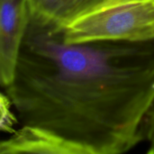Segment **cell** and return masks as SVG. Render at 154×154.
Masks as SVG:
<instances>
[{
  "label": "cell",
  "instance_id": "1",
  "mask_svg": "<svg viewBox=\"0 0 154 154\" xmlns=\"http://www.w3.org/2000/svg\"><path fill=\"white\" fill-rule=\"evenodd\" d=\"M31 16L5 88L21 128L1 154H120L143 142L154 102V40L67 43Z\"/></svg>",
  "mask_w": 154,
  "mask_h": 154
},
{
  "label": "cell",
  "instance_id": "2",
  "mask_svg": "<svg viewBox=\"0 0 154 154\" xmlns=\"http://www.w3.org/2000/svg\"><path fill=\"white\" fill-rule=\"evenodd\" d=\"M67 43L154 40V0H127L92 12L68 25Z\"/></svg>",
  "mask_w": 154,
  "mask_h": 154
},
{
  "label": "cell",
  "instance_id": "3",
  "mask_svg": "<svg viewBox=\"0 0 154 154\" xmlns=\"http://www.w3.org/2000/svg\"><path fill=\"white\" fill-rule=\"evenodd\" d=\"M30 18L28 0H0V81L4 88L14 79Z\"/></svg>",
  "mask_w": 154,
  "mask_h": 154
},
{
  "label": "cell",
  "instance_id": "4",
  "mask_svg": "<svg viewBox=\"0 0 154 154\" xmlns=\"http://www.w3.org/2000/svg\"><path fill=\"white\" fill-rule=\"evenodd\" d=\"M127 0H28L31 16L65 28L106 6Z\"/></svg>",
  "mask_w": 154,
  "mask_h": 154
},
{
  "label": "cell",
  "instance_id": "5",
  "mask_svg": "<svg viewBox=\"0 0 154 154\" xmlns=\"http://www.w3.org/2000/svg\"><path fill=\"white\" fill-rule=\"evenodd\" d=\"M143 142L148 144L147 153L154 154V102L150 108L143 127Z\"/></svg>",
  "mask_w": 154,
  "mask_h": 154
},
{
  "label": "cell",
  "instance_id": "6",
  "mask_svg": "<svg viewBox=\"0 0 154 154\" xmlns=\"http://www.w3.org/2000/svg\"><path fill=\"white\" fill-rule=\"evenodd\" d=\"M11 101L7 95L2 93L1 94V130L2 131H7L8 132H14V122H15V118L14 117L9 106H10Z\"/></svg>",
  "mask_w": 154,
  "mask_h": 154
}]
</instances>
